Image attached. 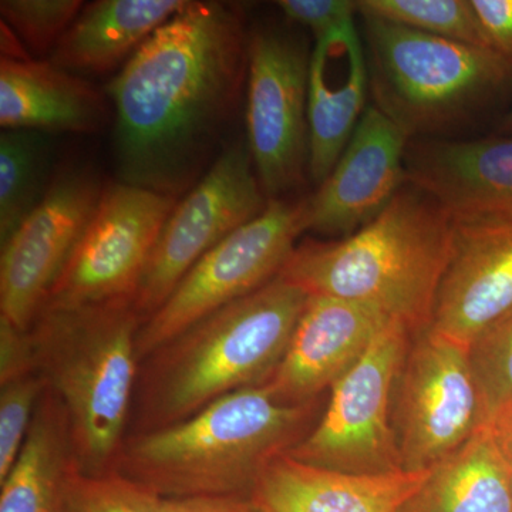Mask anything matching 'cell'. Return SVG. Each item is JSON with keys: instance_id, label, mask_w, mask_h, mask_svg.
<instances>
[{"instance_id": "obj_1", "label": "cell", "mask_w": 512, "mask_h": 512, "mask_svg": "<svg viewBox=\"0 0 512 512\" xmlns=\"http://www.w3.org/2000/svg\"><path fill=\"white\" fill-rule=\"evenodd\" d=\"M249 35L234 6L188 2L113 80L121 183L177 198L211 160L248 77Z\"/></svg>"}, {"instance_id": "obj_2", "label": "cell", "mask_w": 512, "mask_h": 512, "mask_svg": "<svg viewBox=\"0 0 512 512\" xmlns=\"http://www.w3.org/2000/svg\"><path fill=\"white\" fill-rule=\"evenodd\" d=\"M320 399L288 404L266 384L229 393L180 423L124 440L113 470L171 498L251 495L271 461L319 420Z\"/></svg>"}, {"instance_id": "obj_3", "label": "cell", "mask_w": 512, "mask_h": 512, "mask_svg": "<svg viewBox=\"0 0 512 512\" xmlns=\"http://www.w3.org/2000/svg\"><path fill=\"white\" fill-rule=\"evenodd\" d=\"M453 242L450 215L407 183L350 237L296 245L279 276L309 295L375 308L416 335L430 326Z\"/></svg>"}, {"instance_id": "obj_4", "label": "cell", "mask_w": 512, "mask_h": 512, "mask_svg": "<svg viewBox=\"0 0 512 512\" xmlns=\"http://www.w3.org/2000/svg\"><path fill=\"white\" fill-rule=\"evenodd\" d=\"M308 298L278 275L141 360L136 433L180 423L229 393L268 382Z\"/></svg>"}, {"instance_id": "obj_5", "label": "cell", "mask_w": 512, "mask_h": 512, "mask_svg": "<svg viewBox=\"0 0 512 512\" xmlns=\"http://www.w3.org/2000/svg\"><path fill=\"white\" fill-rule=\"evenodd\" d=\"M134 299L45 308L32 328L36 372L59 397L72 431L77 468L113 470L124 443L140 370Z\"/></svg>"}, {"instance_id": "obj_6", "label": "cell", "mask_w": 512, "mask_h": 512, "mask_svg": "<svg viewBox=\"0 0 512 512\" xmlns=\"http://www.w3.org/2000/svg\"><path fill=\"white\" fill-rule=\"evenodd\" d=\"M373 106L409 140L466 126L512 87V63L493 49L362 18Z\"/></svg>"}, {"instance_id": "obj_7", "label": "cell", "mask_w": 512, "mask_h": 512, "mask_svg": "<svg viewBox=\"0 0 512 512\" xmlns=\"http://www.w3.org/2000/svg\"><path fill=\"white\" fill-rule=\"evenodd\" d=\"M412 336L402 323L390 322L333 384L311 433L286 454L309 466L356 476L403 471L393 397Z\"/></svg>"}, {"instance_id": "obj_8", "label": "cell", "mask_w": 512, "mask_h": 512, "mask_svg": "<svg viewBox=\"0 0 512 512\" xmlns=\"http://www.w3.org/2000/svg\"><path fill=\"white\" fill-rule=\"evenodd\" d=\"M305 214V198L269 200L261 215L202 256L138 330L140 363L198 320L281 274L296 241L306 232Z\"/></svg>"}, {"instance_id": "obj_9", "label": "cell", "mask_w": 512, "mask_h": 512, "mask_svg": "<svg viewBox=\"0 0 512 512\" xmlns=\"http://www.w3.org/2000/svg\"><path fill=\"white\" fill-rule=\"evenodd\" d=\"M393 397L403 471L436 467L487 426L470 348L430 328L412 336Z\"/></svg>"}, {"instance_id": "obj_10", "label": "cell", "mask_w": 512, "mask_h": 512, "mask_svg": "<svg viewBox=\"0 0 512 512\" xmlns=\"http://www.w3.org/2000/svg\"><path fill=\"white\" fill-rule=\"evenodd\" d=\"M268 205L247 143L229 144L167 218L136 295L134 308L147 320L192 266Z\"/></svg>"}, {"instance_id": "obj_11", "label": "cell", "mask_w": 512, "mask_h": 512, "mask_svg": "<svg viewBox=\"0 0 512 512\" xmlns=\"http://www.w3.org/2000/svg\"><path fill=\"white\" fill-rule=\"evenodd\" d=\"M311 52L278 29L249 35L247 144L266 198L278 200L309 171Z\"/></svg>"}, {"instance_id": "obj_12", "label": "cell", "mask_w": 512, "mask_h": 512, "mask_svg": "<svg viewBox=\"0 0 512 512\" xmlns=\"http://www.w3.org/2000/svg\"><path fill=\"white\" fill-rule=\"evenodd\" d=\"M177 202L173 195L121 181L104 188L43 309L134 299L161 228Z\"/></svg>"}, {"instance_id": "obj_13", "label": "cell", "mask_w": 512, "mask_h": 512, "mask_svg": "<svg viewBox=\"0 0 512 512\" xmlns=\"http://www.w3.org/2000/svg\"><path fill=\"white\" fill-rule=\"evenodd\" d=\"M86 167L53 177L49 191L2 245L0 316L19 329L32 328L53 285L86 231L103 194Z\"/></svg>"}, {"instance_id": "obj_14", "label": "cell", "mask_w": 512, "mask_h": 512, "mask_svg": "<svg viewBox=\"0 0 512 512\" xmlns=\"http://www.w3.org/2000/svg\"><path fill=\"white\" fill-rule=\"evenodd\" d=\"M409 141L386 114L367 107L328 178L305 198L306 232L342 239L375 220L407 184Z\"/></svg>"}, {"instance_id": "obj_15", "label": "cell", "mask_w": 512, "mask_h": 512, "mask_svg": "<svg viewBox=\"0 0 512 512\" xmlns=\"http://www.w3.org/2000/svg\"><path fill=\"white\" fill-rule=\"evenodd\" d=\"M407 183L430 195L454 224L512 222V134L410 140Z\"/></svg>"}, {"instance_id": "obj_16", "label": "cell", "mask_w": 512, "mask_h": 512, "mask_svg": "<svg viewBox=\"0 0 512 512\" xmlns=\"http://www.w3.org/2000/svg\"><path fill=\"white\" fill-rule=\"evenodd\" d=\"M390 322L362 303L309 295L284 357L264 384L284 403L322 399Z\"/></svg>"}, {"instance_id": "obj_17", "label": "cell", "mask_w": 512, "mask_h": 512, "mask_svg": "<svg viewBox=\"0 0 512 512\" xmlns=\"http://www.w3.org/2000/svg\"><path fill=\"white\" fill-rule=\"evenodd\" d=\"M512 309V222L454 224L429 328L470 348Z\"/></svg>"}, {"instance_id": "obj_18", "label": "cell", "mask_w": 512, "mask_h": 512, "mask_svg": "<svg viewBox=\"0 0 512 512\" xmlns=\"http://www.w3.org/2000/svg\"><path fill=\"white\" fill-rule=\"evenodd\" d=\"M370 77L356 22L316 40L309 63V175L328 178L367 110Z\"/></svg>"}, {"instance_id": "obj_19", "label": "cell", "mask_w": 512, "mask_h": 512, "mask_svg": "<svg viewBox=\"0 0 512 512\" xmlns=\"http://www.w3.org/2000/svg\"><path fill=\"white\" fill-rule=\"evenodd\" d=\"M429 471L356 476L282 454L262 471L249 497L261 512H399Z\"/></svg>"}, {"instance_id": "obj_20", "label": "cell", "mask_w": 512, "mask_h": 512, "mask_svg": "<svg viewBox=\"0 0 512 512\" xmlns=\"http://www.w3.org/2000/svg\"><path fill=\"white\" fill-rule=\"evenodd\" d=\"M103 94L82 77L50 62H0V124L3 130L94 133L107 119Z\"/></svg>"}, {"instance_id": "obj_21", "label": "cell", "mask_w": 512, "mask_h": 512, "mask_svg": "<svg viewBox=\"0 0 512 512\" xmlns=\"http://www.w3.org/2000/svg\"><path fill=\"white\" fill-rule=\"evenodd\" d=\"M187 0H99L84 6L50 63L67 72L101 73L136 52Z\"/></svg>"}, {"instance_id": "obj_22", "label": "cell", "mask_w": 512, "mask_h": 512, "mask_svg": "<svg viewBox=\"0 0 512 512\" xmlns=\"http://www.w3.org/2000/svg\"><path fill=\"white\" fill-rule=\"evenodd\" d=\"M74 467L69 416L46 387L19 456L0 481V512H60L64 484Z\"/></svg>"}, {"instance_id": "obj_23", "label": "cell", "mask_w": 512, "mask_h": 512, "mask_svg": "<svg viewBox=\"0 0 512 512\" xmlns=\"http://www.w3.org/2000/svg\"><path fill=\"white\" fill-rule=\"evenodd\" d=\"M399 512H512L510 464L488 427L431 468Z\"/></svg>"}, {"instance_id": "obj_24", "label": "cell", "mask_w": 512, "mask_h": 512, "mask_svg": "<svg viewBox=\"0 0 512 512\" xmlns=\"http://www.w3.org/2000/svg\"><path fill=\"white\" fill-rule=\"evenodd\" d=\"M52 141L32 130L0 134V244L16 231L49 191Z\"/></svg>"}, {"instance_id": "obj_25", "label": "cell", "mask_w": 512, "mask_h": 512, "mask_svg": "<svg viewBox=\"0 0 512 512\" xmlns=\"http://www.w3.org/2000/svg\"><path fill=\"white\" fill-rule=\"evenodd\" d=\"M357 10L362 18L490 49L471 0H360Z\"/></svg>"}, {"instance_id": "obj_26", "label": "cell", "mask_w": 512, "mask_h": 512, "mask_svg": "<svg viewBox=\"0 0 512 512\" xmlns=\"http://www.w3.org/2000/svg\"><path fill=\"white\" fill-rule=\"evenodd\" d=\"M60 512H165V500L117 471L67 477Z\"/></svg>"}, {"instance_id": "obj_27", "label": "cell", "mask_w": 512, "mask_h": 512, "mask_svg": "<svg viewBox=\"0 0 512 512\" xmlns=\"http://www.w3.org/2000/svg\"><path fill=\"white\" fill-rule=\"evenodd\" d=\"M79 0H2V22L29 52H53L84 8Z\"/></svg>"}, {"instance_id": "obj_28", "label": "cell", "mask_w": 512, "mask_h": 512, "mask_svg": "<svg viewBox=\"0 0 512 512\" xmlns=\"http://www.w3.org/2000/svg\"><path fill=\"white\" fill-rule=\"evenodd\" d=\"M470 359L490 420L512 400V309L471 343Z\"/></svg>"}, {"instance_id": "obj_29", "label": "cell", "mask_w": 512, "mask_h": 512, "mask_svg": "<svg viewBox=\"0 0 512 512\" xmlns=\"http://www.w3.org/2000/svg\"><path fill=\"white\" fill-rule=\"evenodd\" d=\"M45 390L37 372L0 384V481L19 456Z\"/></svg>"}, {"instance_id": "obj_30", "label": "cell", "mask_w": 512, "mask_h": 512, "mask_svg": "<svg viewBox=\"0 0 512 512\" xmlns=\"http://www.w3.org/2000/svg\"><path fill=\"white\" fill-rule=\"evenodd\" d=\"M278 6L289 22L311 30L316 40L352 25L359 15L352 0H281Z\"/></svg>"}, {"instance_id": "obj_31", "label": "cell", "mask_w": 512, "mask_h": 512, "mask_svg": "<svg viewBox=\"0 0 512 512\" xmlns=\"http://www.w3.org/2000/svg\"><path fill=\"white\" fill-rule=\"evenodd\" d=\"M36 372L30 330L19 329L0 316V384Z\"/></svg>"}, {"instance_id": "obj_32", "label": "cell", "mask_w": 512, "mask_h": 512, "mask_svg": "<svg viewBox=\"0 0 512 512\" xmlns=\"http://www.w3.org/2000/svg\"><path fill=\"white\" fill-rule=\"evenodd\" d=\"M490 49L512 63V0H471Z\"/></svg>"}, {"instance_id": "obj_33", "label": "cell", "mask_w": 512, "mask_h": 512, "mask_svg": "<svg viewBox=\"0 0 512 512\" xmlns=\"http://www.w3.org/2000/svg\"><path fill=\"white\" fill-rule=\"evenodd\" d=\"M165 512H261L249 495H200L165 500Z\"/></svg>"}, {"instance_id": "obj_34", "label": "cell", "mask_w": 512, "mask_h": 512, "mask_svg": "<svg viewBox=\"0 0 512 512\" xmlns=\"http://www.w3.org/2000/svg\"><path fill=\"white\" fill-rule=\"evenodd\" d=\"M495 446L508 464H512V400L501 406L487 424Z\"/></svg>"}, {"instance_id": "obj_35", "label": "cell", "mask_w": 512, "mask_h": 512, "mask_svg": "<svg viewBox=\"0 0 512 512\" xmlns=\"http://www.w3.org/2000/svg\"><path fill=\"white\" fill-rule=\"evenodd\" d=\"M497 134H500V136L512 134V107L511 110L505 114L503 119L500 120V123H498Z\"/></svg>"}, {"instance_id": "obj_36", "label": "cell", "mask_w": 512, "mask_h": 512, "mask_svg": "<svg viewBox=\"0 0 512 512\" xmlns=\"http://www.w3.org/2000/svg\"><path fill=\"white\" fill-rule=\"evenodd\" d=\"M510 471H511V481H512V464H510Z\"/></svg>"}]
</instances>
